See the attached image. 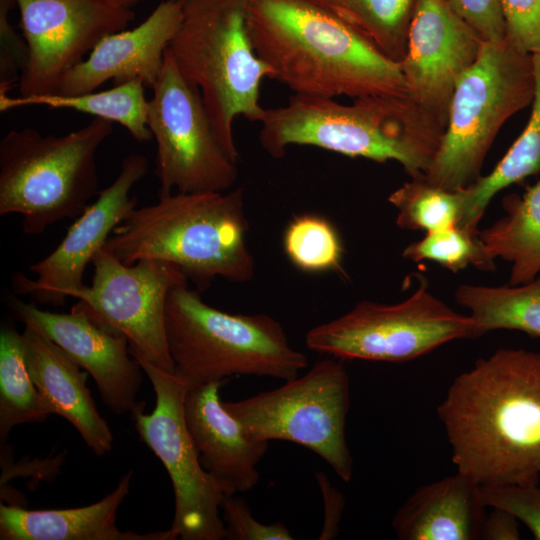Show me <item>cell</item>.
Wrapping results in <instances>:
<instances>
[{
  "label": "cell",
  "mask_w": 540,
  "mask_h": 540,
  "mask_svg": "<svg viewBox=\"0 0 540 540\" xmlns=\"http://www.w3.org/2000/svg\"><path fill=\"white\" fill-rule=\"evenodd\" d=\"M144 84L135 79L114 85L104 91H91L75 95L58 93L28 97L0 94V111L31 105L50 109H67L86 113L95 118L116 122L123 126L138 143L150 141L153 136L147 124L149 100Z\"/></svg>",
  "instance_id": "d4e9b609"
},
{
  "label": "cell",
  "mask_w": 540,
  "mask_h": 540,
  "mask_svg": "<svg viewBox=\"0 0 540 540\" xmlns=\"http://www.w3.org/2000/svg\"><path fill=\"white\" fill-rule=\"evenodd\" d=\"M532 59L535 89L525 128L489 174L461 190L464 206L458 226L473 233H478V224L497 193L540 174V53Z\"/></svg>",
  "instance_id": "cb8c5ba5"
},
{
  "label": "cell",
  "mask_w": 540,
  "mask_h": 540,
  "mask_svg": "<svg viewBox=\"0 0 540 540\" xmlns=\"http://www.w3.org/2000/svg\"><path fill=\"white\" fill-rule=\"evenodd\" d=\"M183 3L162 0L138 26L104 37L87 58L64 75L56 93L91 92L108 80L117 85L138 79L145 87L153 88L165 52L181 24Z\"/></svg>",
  "instance_id": "ac0fdd59"
},
{
  "label": "cell",
  "mask_w": 540,
  "mask_h": 540,
  "mask_svg": "<svg viewBox=\"0 0 540 540\" xmlns=\"http://www.w3.org/2000/svg\"><path fill=\"white\" fill-rule=\"evenodd\" d=\"M116 1L125 7L132 8L133 6L146 0H116ZM172 1H185V0H172Z\"/></svg>",
  "instance_id": "f35d334b"
},
{
  "label": "cell",
  "mask_w": 540,
  "mask_h": 540,
  "mask_svg": "<svg viewBox=\"0 0 540 540\" xmlns=\"http://www.w3.org/2000/svg\"><path fill=\"white\" fill-rule=\"evenodd\" d=\"M505 39L519 52L540 53V0H500Z\"/></svg>",
  "instance_id": "836d02e7"
},
{
  "label": "cell",
  "mask_w": 540,
  "mask_h": 540,
  "mask_svg": "<svg viewBox=\"0 0 540 540\" xmlns=\"http://www.w3.org/2000/svg\"><path fill=\"white\" fill-rule=\"evenodd\" d=\"M400 63L418 0H310Z\"/></svg>",
  "instance_id": "4316f807"
},
{
  "label": "cell",
  "mask_w": 540,
  "mask_h": 540,
  "mask_svg": "<svg viewBox=\"0 0 540 540\" xmlns=\"http://www.w3.org/2000/svg\"><path fill=\"white\" fill-rule=\"evenodd\" d=\"M482 540H518V519L511 513L496 507L486 514L480 533Z\"/></svg>",
  "instance_id": "74e56055"
},
{
  "label": "cell",
  "mask_w": 540,
  "mask_h": 540,
  "mask_svg": "<svg viewBox=\"0 0 540 540\" xmlns=\"http://www.w3.org/2000/svg\"><path fill=\"white\" fill-rule=\"evenodd\" d=\"M455 300L469 310L478 337L498 329L540 337V276L518 285L462 284Z\"/></svg>",
  "instance_id": "484cf974"
},
{
  "label": "cell",
  "mask_w": 540,
  "mask_h": 540,
  "mask_svg": "<svg viewBox=\"0 0 540 540\" xmlns=\"http://www.w3.org/2000/svg\"><path fill=\"white\" fill-rule=\"evenodd\" d=\"M486 507L480 484L457 471L416 489L392 527L401 540H477Z\"/></svg>",
  "instance_id": "7402d4cb"
},
{
  "label": "cell",
  "mask_w": 540,
  "mask_h": 540,
  "mask_svg": "<svg viewBox=\"0 0 540 540\" xmlns=\"http://www.w3.org/2000/svg\"><path fill=\"white\" fill-rule=\"evenodd\" d=\"M167 51L200 91L222 148L238 163L234 120L241 116L260 123L266 110L260 104L261 84L272 77L253 47L246 0H185Z\"/></svg>",
  "instance_id": "5b68a950"
},
{
  "label": "cell",
  "mask_w": 540,
  "mask_h": 540,
  "mask_svg": "<svg viewBox=\"0 0 540 540\" xmlns=\"http://www.w3.org/2000/svg\"><path fill=\"white\" fill-rule=\"evenodd\" d=\"M502 207L505 215L478 237L493 259L511 263L509 284H523L540 272V179L522 195L505 196Z\"/></svg>",
  "instance_id": "603a6c76"
},
{
  "label": "cell",
  "mask_w": 540,
  "mask_h": 540,
  "mask_svg": "<svg viewBox=\"0 0 540 540\" xmlns=\"http://www.w3.org/2000/svg\"><path fill=\"white\" fill-rule=\"evenodd\" d=\"M225 381L192 386L185 398L186 427L202 466L225 495L244 493L259 481L257 465L268 449L250 436L223 406L219 395Z\"/></svg>",
  "instance_id": "d6986e66"
},
{
  "label": "cell",
  "mask_w": 540,
  "mask_h": 540,
  "mask_svg": "<svg viewBox=\"0 0 540 540\" xmlns=\"http://www.w3.org/2000/svg\"><path fill=\"white\" fill-rule=\"evenodd\" d=\"M15 0H0V94L18 82L28 60V46L9 21Z\"/></svg>",
  "instance_id": "e575fe53"
},
{
  "label": "cell",
  "mask_w": 540,
  "mask_h": 540,
  "mask_svg": "<svg viewBox=\"0 0 540 540\" xmlns=\"http://www.w3.org/2000/svg\"><path fill=\"white\" fill-rule=\"evenodd\" d=\"M484 42L447 0H418L400 68L409 97L444 127L454 88Z\"/></svg>",
  "instance_id": "2e32d148"
},
{
  "label": "cell",
  "mask_w": 540,
  "mask_h": 540,
  "mask_svg": "<svg viewBox=\"0 0 540 540\" xmlns=\"http://www.w3.org/2000/svg\"><path fill=\"white\" fill-rule=\"evenodd\" d=\"M534 89L532 55L519 52L506 39L485 41L454 88L444 133L425 179L452 191L476 182L499 130L532 103Z\"/></svg>",
  "instance_id": "ba28073f"
},
{
  "label": "cell",
  "mask_w": 540,
  "mask_h": 540,
  "mask_svg": "<svg viewBox=\"0 0 540 540\" xmlns=\"http://www.w3.org/2000/svg\"><path fill=\"white\" fill-rule=\"evenodd\" d=\"M402 256L414 262L430 260L444 268L458 272L474 266L481 271L496 269L493 259L478 237L458 225L425 233V236L408 246Z\"/></svg>",
  "instance_id": "4dcf8cb0"
},
{
  "label": "cell",
  "mask_w": 540,
  "mask_h": 540,
  "mask_svg": "<svg viewBox=\"0 0 540 540\" xmlns=\"http://www.w3.org/2000/svg\"><path fill=\"white\" fill-rule=\"evenodd\" d=\"M149 100L147 124L156 142L159 193L225 192L238 178L237 162L222 148L198 88L166 50Z\"/></svg>",
  "instance_id": "7c38bea8"
},
{
  "label": "cell",
  "mask_w": 540,
  "mask_h": 540,
  "mask_svg": "<svg viewBox=\"0 0 540 540\" xmlns=\"http://www.w3.org/2000/svg\"><path fill=\"white\" fill-rule=\"evenodd\" d=\"M28 46L21 97L54 94L64 75L106 36L126 29L131 8L116 0H15Z\"/></svg>",
  "instance_id": "5bb4252c"
},
{
  "label": "cell",
  "mask_w": 540,
  "mask_h": 540,
  "mask_svg": "<svg viewBox=\"0 0 540 540\" xmlns=\"http://www.w3.org/2000/svg\"><path fill=\"white\" fill-rule=\"evenodd\" d=\"M246 17L271 78L296 95H408L400 63L310 0H246Z\"/></svg>",
  "instance_id": "7a4b0ae2"
},
{
  "label": "cell",
  "mask_w": 540,
  "mask_h": 540,
  "mask_svg": "<svg viewBox=\"0 0 540 540\" xmlns=\"http://www.w3.org/2000/svg\"><path fill=\"white\" fill-rule=\"evenodd\" d=\"M259 143L273 158L292 145L313 146L352 158L399 163L410 177L424 174L445 127L408 95H368L349 104L294 94L269 108Z\"/></svg>",
  "instance_id": "3957f363"
},
{
  "label": "cell",
  "mask_w": 540,
  "mask_h": 540,
  "mask_svg": "<svg viewBox=\"0 0 540 540\" xmlns=\"http://www.w3.org/2000/svg\"><path fill=\"white\" fill-rule=\"evenodd\" d=\"M165 325L175 371L192 386L239 375L287 381L308 363L273 317L216 309L188 284L169 292Z\"/></svg>",
  "instance_id": "8992f818"
},
{
  "label": "cell",
  "mask_w": 540,
  "mask_h": 540,
  "mask_svg": "<svg viewBox=\"0 0 540 540\" xmlns=\"http://www.w3.org/2000/svg\"><path fill=\"white\" fill-rule=\"evenodd\" d=\"M451 7L487 42L505 39L500 0H447Z\"/></svg>",
  "instance_id": "d590c367"
},
{
  "label": "cell",
  "mask_w": 540,
  "mask_h": 540,
  "mask_svg": "<svg viewBox=\"0 0 540 540\" xmlns=\"http://www.w3.org/2000/svg\"><path fill=\"white\" fill-rule=\"evenodd\" d=\"M148 376L155 392L153 411L131 414L141 441L160 459L173 488L175 511L171 530L182 540H221L225 496L216 479L202 466L188 432L184 403L190 382L176 371L164 370L132 355Z\"/></svg>",
  "instance_id": "8fae6325"
},
{
  "label": "cell",
  "mask_w": 540,
  "mask_h": 540,
  "mask_svg": "<svg viewBox=\"0 0 540 540\" xmlns=\"http://www.w3.org/2000/svg\"><path fill=\"white\" fill-rule=\"evenodd\" d=\"M315 476L324 506V519L319 539H334L339 533V524L345 507V498L343 493L332 485L325 473L319 471Z\"/></svg>",
  "instance_id": "8d00e7d4"
},
{
  "label": "cell",
  "mask_w": 540,
  "mask_h": 540,
  "mask_svg": "<svg viewBox=\"0 0 540 540\" xmlns=\"http://www.w3.org/2000/svg\"><path fill=\"white\" fill-rule=\"evenodd\" d=\"M51 415L27 368L22 335L4 325L0 332V440L17 425L44 421Z\"/></svg>",
  "instance_id": "83f0119b"
},
{
  "label": "cell",
  "mask_w": 540,
  "mask_h": 540,
  "mask_svg": "<svg viewBox=\"0 0 540 540\" xmlns=\"http://www.w3.org/2000/svg\"><path fill=\"white\" fill-rule=\"evenodd\" d=\"M7 303L19 321L47 336L92 376L112 412L131 415L144 408L137 399L143 369L131 355L124 335L98 323L77 304L64 314L42 310L14 296Z\"/></svg>",
  "instance_id": "e0dca14e"
},
{
  "label": "cell",
  "mask_w": 540,
  "mask_h": 540,
  "mask_svg": "<svg viewBox=\"0 0 540 540\" xmlns=\"http://www.w3.org/2000/svg\"><path fill=\"white\" fill-rule=\"evenodd\" d=\"M476 337L471 316L434 296L421 278L402 302L361 301L342 316L311 328L305 341L309 349L340 360L406 362L450 341Z\"/></svg>",
  "instance_id": "30bf717a"
},
{
  "label": "cell",
  "mask_w": 540,
  "mask_h": 540,
  "mask_svg": "<svg viewBox=\"0 0 540 540\" xmlns=\"http://www.w3.org/2000/svg\"><path fill=\"white\" fill-rule=\"evenodd\" d=\"M225 523V539L229 540H292L294 537L281 522L263 524L256 520L245 499L225 495L221 503Z\"/></svg>",
  "instance_id": "d6a6232c"
},
{
  "label": "cell",
  "mask_w": 540,
  "mask_h": 540,
  "mask_svg": "<svg viewBox=\"0 0 540 540\" xmlns=\"http://www.w3.org/2000/svg\"><path fill=\"white\" fill-rule=\"evenodd\" d=\"M540 480V479H539Z\"/></svg>",
  "instance_id": "ab89813d"
},
{
  "label": "cell",
  "mask_w": 540,
  "mask_h": 540,
  "mask_svg": "<svg viewBox=\"0 0 540 540\" xmlns=\"http://www.w3.org/2000/svg\"><path fill=\"white\" fill-rule=\"evenodd\" d=\"M452 462L480 485L540 479V353L502 348L459 374L437 407Z\"/></svg>",
  "instance_id": "6da1fadb"
},
{
  "label": "cell",
  "mask_w": 540,
  "mask_h": 540,
  "mask_svg": "<svg viewBox=\"0 0 540 540\" xmlns=\"http://www.w3.org/2000/svg\"><path fill=\"white\" fill-rule=\"evenodd\" d=\"M130 470L100 501L71 509L28 510L0 505L1 540H175L171 529L149 533L121 531L117 512L129 493Z\"/></svg>",
  "instance_id": "44dd1931"
},
{
  "label": "cell",
  "mask_w": 540,
  "mask_h": 540,
  "mask_svg": "<svg viewBox=\"0 0 540 540\" xmlns=\"http://www.w3.org/2000/svg\"><path fill=\"white\" fill-rule=\"evenodd\" d=\"M21 335L29 374L49 413L72 424L97 456L108 453L113 435L87 387L88 373L38 330L25 326Z\"/></svg>",
  "instance_id": "ffe728a7"
},
{
  "label": "cell",
  "mask_w": 540,
  "mask_h": 540,
  "mask_svg": "<svg viewBox=\"0 0 540 540\" xmlns=\"http://www.w3.org/2000/svg\"><path fill=\"white\" fill-rule=\"evenodd\" d=\"M222 403L253 438L302 445L343 481L351 480L353 457L345 436L350 378L341 360L323 359L276 389Z\"/></svg>",
  "instance_id": "9c48e42d"
},
{
  "label": "cell",
  "mask_w": 540,
  "mask_h": 540,
  "mask_svg": "<svg viewBox=\"0 0 540 540\" xmlns=\"http://www.w3.org/2000/svg\"><path fill=\"white\" fill-rule=\"evenodd\" d=\"M284 250L300 270L317 273L341 267L343 248L337 231L325 218L304 214L286 227Z\"/></svg>",
  "instance_id": "f546056e"
},
{
  "label": "cell",
  "mask_w": 540,
  "mask_h": 540,
  "mask_svg": "<svg viewBox=\"0 0 540 540\" xmlns=\"http://www.w3.org/2000/svg\"><path fill=\"white\" fill-rule=\"evenodd\" d=\"M388 201L397 210L396 224L401 229L425 233L459 225L464 206L461 190L434 185L423 174L411 177Z\"/></svg>",
  "instance_id": "f1b7e54d"
},
{
  "label": "cell",
  "mask_w": 540,
  "mask_h": 540,
  "mask_svg": "<svg viewBox=\"0 0 540 540\" xmlns=\"http://www.w3.org/2000/svg\"><path fill=\"white\" fill-rule=\"evenodd\" d=\"M248 230L242 187L159 193L154 204L131 210L102 248L127 265L141 259L172 263L204 289L218 277L253 279Z\"/></svg>",
  "instance_id": "277c9868"
},
{
  "label": "cell",
  "mask_w": 540,
  "mask_h": 540,
  "mask_svg": "<svg viewBox=\"0 0 540 540\" xmlns=\"http://www.w3.org/2000/svg\"><path fill=\"white\" fill-rule=\"evenodd\" d=\"M112 132L101 118L61 136L8 131L0 140V215H22L28 235L79 217L99 192L96 153Z\"/></svg>",
  "instance_id": "52a82bcc"
},
{
  "label": "cell",
  "mask_w": 540,
  "mask_h": 540,
  "mask_svg": "<svg viewBox=\"0 0 540 540\" xmlns=\"http://www.w3.org/2000/svg\"><path fill=\"white\" fill-rule=\"evenodd\" d=\"M89 286L73 291L79 305L95 321L124 335L130 353L167 371H175L165 325L169 292L188 284L174 264L141 259L127 265L103 248L92 259Z\"/></svg>",
  "instance_id": "4fadbf2b"
},
{
  "label": "cell",
  "mask_w": 540,
  "mask_h": 540,
  "mask_svg": "<svg viewBox=\"0 0 540 540\" xmlns=\"http://www.w3.org/2000/svg\"><path fill=\"white\" fill-rule=\"evenodd\" d=\"M487 507L503 509L524 523L540 540V486L534 484L480 485Z\"/></svg>",
  "instance_id": "1f68e13d"
},
{
  "label": "cell",
  "mask_w": 540,
  "mask_h": 540,
  "mask_svg": "<svg viewBox=\"0 0 540 540\" xmlns=\"http://www.w3.org/2000/svg\"><path fill=\"white\" fill-rule=\"evenodd\" d=\"M148 167L144 155H127L114 181L99 190L96 200L75 219L59 245L29 267L36 279L21 272L12 277L14 293L29 295L40 304L60 306L73 291L82 288L87 265L115 227L137 207V197L130 196V191L147 174Z\"/></svg>",
  "instance_id": "9a60e30c"
}]
</instances>
